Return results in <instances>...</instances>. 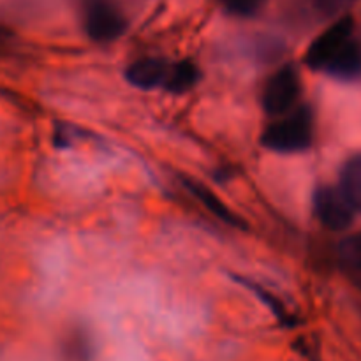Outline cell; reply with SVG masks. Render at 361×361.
I'll use <instances>...</instances> for the list:
<instances>
[{"label": "cell", "mask_w": 361, "mask_h": 361, "mask_svg": "<svg viewBox=\"0 0 361 361\" xmlns=\"http://www.w3.org/2000/svg\"><path fill=\"white\" fill-rule=\"evenodd\" d=\"M314 134L312 113L302 106L296 111L289 113L284 118L271 123L261 136V143L268 150L279 154H295L310 147Z\"/></svg>", "instance_id": "obj_1"}, {"label": "cell", "mask_w": 361, "mask_h": 361, "mask_svg": "<svg viewBox=\"0 0 361 361\" xmlns=\"http://www.w3.org/2000/svg\"><path fill=\"white\" fill-rule=\"evenodd\" d=\"M81 18L95 42H113L127 30V18L116 0H81Z\"/></svg>", "instance_id": "obj_2"}, {"label": "cell", "mask_w": 361, "mask_h": 361, "mask_svg": "<svg viewBox=\"0 0 361 361\" xmlns=\"http://www.w3.org/2000/svg\"><path fill=\"white\" fill-rule=\"evenodd\" d=\"M300 76L293 66L279 69L267 81L263 90V108L268 115H286L298 101Z\"/></svg>", "instance_id": "obj_3"}, {"label": "cell", "mask_w": 361, "mask_h": 361, "mask_svg": "<svg viewBox=\"0 0 361 361\" xmlns=\"http://www.w3.org/2000/svg\"><path fill=\"white\" fill-rule=\"evenodd\" d=\"M353 28H355V21L351 16H344L335 21L309 46L305 53L307 66L316 71H323L326 63L334 59L335 53L353 37Z\"/></svg>", "instance_id": "obj_4"}, {"label": "cell", "mask_w": 361, "mask_h": 361, "mask_svg": "<svg viewBox=\"0 0 361 361\" xmlns=\"http://www.w3.org/2000/svg\"><path fill=\"white\" fill-rule=\"evenodd\" d=\"M314 210H316L321 224L331 231H342V229L349 228L355 219V210L348 203L341 189H335V187L324 185L316 190Z\"/></svg>", "instance_id": "obj_5"}, {"label": "cell", "mask_w": 361, "mask_h": 361, "mask_svg": "<svg viewBox=\"0 0 361 361\" xmlns=\"http://www.w3.org/2000/svg\"><path fill=\"white\" fill-rule=\"evenodd\" d=\"M169 63L161 59H140L130 63L126 71V78L133 87L141 90L164 87Z\"/></svg>", "instance_id": "obj_6"}, {"label": "cell", "mask_w": 361, "mask_h": 361, "mask_svg": "<svg viewBox=\"0 0 361 361\" xmlns=\"http://www.w3.org/2000/svg\"><path fill=\"white\" fill-rule=\"evenodd\" d=\"M323 71L341 80H353L361 73V46L355 39H349Z\"/></svg>", "instance_id": "obj_7"}, {"label": "cell", "mask_w": 361, "mask_h": 361, "mask_svg": "<svg viewBox=\"0 0 361 361\" xmlns=\"http://www.w3.org/2000/svg\"><path fill=\"white\" fill-rule=\"evenodd\" d=\"M185 187L189 189V192L192 194V196L196 197V200L200 201L208 212H210L212 215H215V217L221 219V221L228 222L229 226L242 228V221H240V219L236 217V215L233 214V212L229 210V208L226 207V204L222 203V201L219 200L210 189H208V187H204L203 183L196 182V180H189V178L185 180Z\"/></svg>", "instance_id": "obj_8"}, {"label": "cell", "mask_w": 361, "mask_h": 361, "mask_svg": "<svg viewBox=\"0 0 361 361\" xmlns=\"http://www.w3.org/2000/svg\"><path fill=\"white\" fill-rule=\"evenodd\" d=\"M338 263L345 277L361 288V231L342 240L338 245Z\"/></svg>", "instance_id": "obj_9"}, {"label": "cell", "mask_w": 361, "mask_h": 361, "mask_svg": "<svg viewBox=\"0 0 361 361\" xmlns=\"http://www.w3.org/2000/svg\"><path fill=\"white\" fill-rule=\"evenodd\" d=\"M341 192L353 210L361 214V154L349 159L342 168Z\"/></svg>", "instance_id": "obj_10"}, {"label": "cell", "mask_w": 361, "mask_h": 361, "mask_svg": "<svg viewBox=\"0 0 361 361\" xmlns=\"http://www.w3.org/2000/svg\"><path fill=\"white\" fill-rule=\"evenodd\" d=\"M200 80V69L189 60L178 63H169L168 76H166L164 87L171 94H183L190 90Z\"/></svg>", "instance_id": "obj_11"}, {"label": "cell", "mask_w": 361, "mask_h": 361, "mask_svg": "<svg viewBox=\"0 0 361 361\" xmlns=\"http://www.w3.org/2000/svg\"><path fill=\"white\" fill-rule=\"evenodd\" d=\"M222 9L236 18H252L259 13L264 0H221Z\"/></svg>", "instance_id": "obj_12"}, {"label": "cell", "mask_w": 361, "mask_h": 361, "mask_svg": "<svg viewBox=\"0 0 361 361\" xmlns=\"http://www.w3.org/2000/svg\"><path fill=\"white\" fill-rule=\"evenodd\" d=\"M245 286L249 289H252V291L256 293L257 298H261L264 303H267L268 307H270V310L275 314V317H277V319L281 321V323H286V321H291V317H289L288 312H286L284 305H282V303L279 302L277 298H274V296H271L270 293L264 291V289L259 288V286L252 284V282H245Z\"/></svg>", "instance_id": "obj_13"}, {"label": "cell", "mask_w": 361, "mask_h": 361, "mask_svg": "<svg viewBox=\"0 0 361 361\" xmlns=\"http://www.w3.org/2000/svg\"><path fill=\"white\" fill-rule=\"evenodd\" d=\"M355 2L356 0H312V6L321 16L331 18L344 13V11L349 9Z\"/></svg>", "instance_id": "obj_14"}]
</instances>
